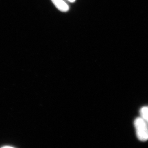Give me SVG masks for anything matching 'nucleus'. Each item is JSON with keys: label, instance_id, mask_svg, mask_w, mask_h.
<instances>
[{"label": "nucleus", "instance_id": "2", "mask_svg": "<svg viewBox=\"0 0 148 148\" xmlns=\"http://www.w3.org/2000/svg\"><path fill=\"white\" fill-rule=\"evenodd\" d=\"M55 6L58 10L63 12L69 11V6L64 0H51Z\"/></svg>", "mask_w": 148, "mask_h": 148}, {"label": "nucleus", "instance_id": "1", "mask_svg": "<svg viewBox=\"0 0 148 148\" xmlns=\"http://www.w3.org/2000/svg\"><path fill=\"white\" fill-rule=\"evenodd\" d=\"M138 138L140 141L145 142L148 140V124L141 117L136 119L134 121Z\"/></svg>", "mask_w": 148, "mask_h": 148}, {"label": "nucleus", "instance_id": "5", "mask_svg": "<svg viewBox=\"0 0 148 148\" xmlns=\"http://www.w3.org/2000/svg\"><path fill=\"white\" fill-rule=\"evenodd\" d=\"M68 1H69V2L71 3H74V2H75V1L76 0H68Z\"/></svg>", "mask_w": 148, "mask_h": 148}, {"label": "nucleus", "instance_id": "4", "mask_svg": "<svg viewBox=\"0 0 148 148\" xmlns=\"http://www.w3.org/2000/svg\"><path fill=\"white\" fill-rule=\"evenodd\" d=\"M14 147H12V146H3V147H2V148H13Z\"/></svg>", "mask_w": 148, "mask_h": 148}, {"label": "nucleus", "instance_id": "3", "mask_svg": "<svg viewBox=\"0 0 148 148\" xmlns=\"http://www.w3.org/2000/svg\"><path fill=\"white\" fill-rule=\"evenodd\" d=\"M141 117L148 124V106L143 107L140 110Z\"/></svg>", "mask_w": 148, "mask_h": 148}]
</instances>
